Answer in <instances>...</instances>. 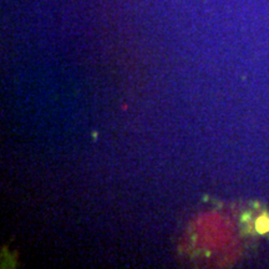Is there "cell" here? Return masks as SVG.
<instances>
[{
  "mask_svg": "<svg viewBox=\"0 0 269 269\" xmlns=\"http://www.w3.org/2000/svg\"><path fill=\"white\" fill-rule=\"evenodd\" d=\"M257 229L261 233H266V232L269 231V218L267 217H262V218L258 219L257 222Z\"/></svg>",
  "mask_w": 269,
  "mask_h": 269,
  "instance_id": "1",
  "label": "cell"
}]
</instances>
